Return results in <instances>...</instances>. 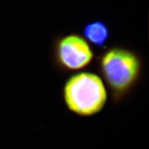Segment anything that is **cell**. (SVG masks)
Masks as SVG:
<instances>
[{
  "label": "cell",
  "mask_w": 149,
  "mask_h": 149,
  "mask_svg": "<svg viewBox=\"0 0 149 149\" xmlns=\"http://www.w3.org/2000/svg\"><path fill=\"white\" fill-rule=\"evenodd\" d=\"M98 67L115 106L119 105L131 93L138 83L142 70L138 54L120 46L104 51L98 59Z\"/></svg>",
  "instance_id": "6da1fadb"
},
{
  "label": "cell",
  "mask_w": 149,
  "mask_h": 149,
  "mask_svg": "<svg viewBox=\"0 0 149 149\" xmlns=\"http://www.w3.org/2000/svg\"><path fill=\"white\" fill-rule=\"evenodd\" d=\"M62 97L67 109L81 117L101 113L108 100L102 79L97 74L88 72L76 73L68 78L63 87Z\"/></svg>",
  "instance_id": "7a4b0ae2"
},
{
  "label": "cell",
  "mask_w": 149,
  "mask_h": 149,
  "mask_svg": "<svg viewBox=\"0 0 149 149\" xmlns=\"http://www.w3.org/2000/svg\"><path fill=\"white\" fill-rule=\"evenodd\" d=\"M84 38L93 45L105 49L111 35V31L106 22L102 20H94L88 22L82 29Z\"/></svg>",
  "instance_id": "277c9868"
},
{
  "label": "cell",
  "mask_w": 149,
  "mask_h": 149,
  "mask_svg": "<svg viewBox=\"0 0 149 149\" xmlns=\"http://www.w3.org/2000/svg\"><path fill=\"white\" fill-rule=\"evenodd\" d=\"M94 53L87 41L81 35L69 34L61 37L54 45L56 66L65 71L77 70L91 63Z\"/></svg>",
  "instance_id": "3957f363"
}]
</instances>
